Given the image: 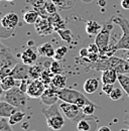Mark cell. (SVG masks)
<instances>
[{
  "label": "cell",
  "instance_id": "cell-1",
  "mask_svg": "<svg viewBox=\"0 0 129 131\" xmlns=\"http://www.w3.org/2000/svg\"><path fill=\"white\" fill-rule=\"evenodd\" d=\"M89 69L96 71H105V70H115L118 75L129 73V62L126 60L117 58V57H100V59L89 65Z\"/></svg>",
  "mask_w": 129,
  "mask_h": 131
},
{
  "label": "cell",
  "instance_id": "cell-2",
  "mask_svg": "<svg viewBox=\"0 0 129 131\" xmlns=\"http://www.w3.org/2000/svg\"><path fill=\"white\" fill-rule=\"evenodd\" d=\"M58 97L61 101H64L68 103H73L76 104L77 106H79L81 110H83L86 106L92 104L93 102L90 101L85 95H83L81 92L74 90V89H70V88H64V89H60L57 91Z\"/></svg>",
  "mask_w": 129,
  "mask_h": 131
},
{
  "label": "cell",
  "instance_id": "cell-3",
  "mask_svg": "<svg viewBox=\"0 0 129 131\" xmlns=\"http://www.w3.org/2000/svg\"><path fill=\"white\" fill-rule=\"evenodd\" d=\"M42 114L47 119L48 128L52 130H61L64 125V118L60 111V106L56 104L48 107H44L41 109Z\"/></svg>",
  "mask_w": 129,
  "mask_h": 131
},
{
  "label": "cell",
  "instance_id": "cell-4",
  "mask_svg": "<svg viewBox=\"0 0 129 131\" xmlns=\"http://www.w3.org/2000/svg\"><path fill=\"white\" fill-rule=\"evenodd\" d=\"M113 30V17L107 20L101 31L98 33L95 37V43L98 46L100 50V57H106V53L109 49V42H110V35Z\"/></svg>",
  "mask_w": 129,
  "mask_h": 131
},
{
  "label": "cell",
  "instance_id": "cell-5",
  "mask_svg": "<svg viewBox=\"0 0 129 131\" xmlns=\"http://www.w3.org/2000/svg\"><path fill=\"white\" fill-rule=\"evenodd\" d=\"M113 22L119 25L122 30V36L114 46L116 50H129V20L122 16H113Z\"/></svg>",
  "mask_w": 129,
  "mask_h": 131
},
{
  "label": "cell",
  "instance_id": "cell-6",
  "mask_svg": "<svg viewBox=\"0 0 129 131\" xmlns=\"http://www.w3.org/2000/svg\"><path fill=\"white\" fill-rule=\"evenodd\" d=\"M4 101L18 109H23L27 103V94L21 91L19 87H14L5 92Z\"/></svg>",
  "mask_w": 129,
  "mask_h": 131
},
{
  "label": "cell",
  "instance_id": "cell-7",
  "mask_svg": "<svg viewBox=\"0 0 129 131\" xmlns=\"http://www.w3.org/2000/svg\"><path fill=\"white\" fill-rule=\"evenodd\" d=\"M59 106H60V109L63 111L64 116L68 119H70L72 122H79L81 119L92 117V116L86 115L81 110L79 106H77L76 104H73V103H68V102L62 101L59 104Z\"/></svg>",
  "mask_w": 129,
  "mask_h": 131
},
{
  "label": "cell",
  "instance_id": "cell-8",
  "mask_svg": "<svg viewBox=\"0 0 129 131\" xmlns=\"http://www.w3.org/2000/svg\"><path fill=\"white\" fill-rule=\"evenodd\" d=\"M17 65V60L11 50L3 43H0V68L13 69Z\"/></svg>",
  "mask_w": 129,
  "mask_h": 131
},
{
  "label": "cell",
  "instance_id": "cell-9",
  "mask_svg": "<svg viewBox=\"0 0 129 131\" xmlns=\"http://www.w3.org/2000/svg\"><path fill=\"white\" fill-rule=\"evenodd\" d=\"M46 85L41 82L39 79H30L29 84H28V88L26 91V94L28 97L30 98H40L41 95L44 94L45 90H46Z\"/></svg>",
  "mask_w": 129,
  "mask_h": 131
},
{
  "label": "cell",
  "instance_id": "cell-10",
  "mask_svg": "<svg viewBox=\"0 0 129 131\" xmlns=\"http://www.w3.org/2000/svg\"><path fill=\"white\" fill-rule=\"evenodd\" d=\"M57 91L58 89L55 88L51 84L48 85V87L46 88L44 94L41 95L40 97V100L41 102L45 104V105H48V106H50V105H53L57 103L58 100H60L59 97H58V94H57Z\"/></svg>",
  "mask_w": 129,
  "mask_h": 131
},
{
  "label": "cell",
  "instance_id": "cell-11",
  "mask_svg": "<svg viewBox=\"0 0 129 131\" xmlns=\"http://www.w3.org/2000/svg\"><path fill=\"white\" fill-rule=\"evenodd\" d=\"M29 67L30 66L25 65L23 63H17V65L12 69L11 76L15 80H25V79H30L29 76Z\"/></svg>",
  "mask_w": 129,
  "mask_h": 131
},
{
  "label": "cell",
  "instance_id": "cell-12",
  "mask_svg": "<svg viewBox=\"0 0 129 131\" xmlns=\"http://www.w3.org/2000/svg\"><path fill=\"white\" fill-rule=\"evenodd\" d=\"M19 22V17L14 12H10L5 14L4 16L1 18L0 21V25L1 27L5 28V29H9V30H14L16 26L18 25Z\"/></svg>",
  "mask_w": 129,
  "mask_h": 131
},
{
  "label": "cell",
  "instance_id": "cell-13",
  "mask_svg": "<svg viewBox=\"0 0 129 131\" xmlns=\"http://www.w3.org/2000/svg\"><path fill=\"white\" fill-rule=\"evenodd\" d=\"M34 25H35L36 32L38 33L39 35H41V36H45V35L50 34V33L55 30L53 26H52L51 23L48 21V18L40 17Z\"/></svg>",
  "mask_w": 129,
  "mask_h": 131
},
{
  "label": "cell",
  "instance_id": "cell-14",
  "mask_svg": "<svg viewBox=\"0 0 129 131\" xmlns=\"http://www.w3.org/2000/svg\"><path fill=\"white\" fill-rule=\"evenodd\" d=\"M38 54L31 49V48H27L22 53H21V60L22 63L25 65L32 66L35 64V62L37 61Z\"/></svg>",
  "mask_w": 129,
  "mask_h": 131
},
{
  "label": "cell",
  "instance_id": "cell-15",
  "mask_svg": "<svg viewBox=\"0 0 129 131\" xmlns=\"http://www.w3.org/2000/svg\"><path fill=\"white\" fill-rule=\"evenodd\" d=\"M38 54L44 57V58H53L56 53V49H53L52 45L49 42H45L42 45H39L37 47Z\"/></svg>",
  "mask_w": 129,
  "mask_h": 131
},
{
  "label": "cell",
  "instance_id": "cell-16",
  "mask_svg": "<svg viewBox=\"0 0 129 131\" xmlns=\"http://www.w3.org/2000/svg\"><path fill=\"white\" fill-rule=\"evenodd\" d=\"M18 108L14 107L13 105L9 104L6 101L0 102V116L4 118H9L12 114H14Z\"/></svg>",
  "mask_w": 129,
  "mask_h": 131
},
{
  "label": "cell",
  "instance_id": "cell-17",
  "mask_svg": "<svg viewBox=\"0 0 129 131\" xmlns=\"http://www.w3.org/2000/svg\"><path fill=\"white\" fill-rule=\"evenodd\" d=\"M101 81L103 84H114L118 81V73L115 70H105L102 73Z\"/></svg>",
  "mask_w": 129,
  "mask_h": 131
},
{
  "label": "cell",
  "instance_id": "cell-18",
  "mask_svg": "<svg viewBox=\"0 0 129 131\" xmlns=\"http://www.w3.org/2000/svg\"><path fill=\"white\" fill-rule=\"evenodd\" d=\"M99 80L96 78H90V79H87L85 83H84V91L87 93V94H94L97 90L99 89Z\"/></svg>",
  "mask_w": 129,
  "mask_h": 131
},
{
  "label": "cell",
  "instance_id": "cell-19",
  "mask_svg": "<svg viewBox=\"0 0 129 131\" xmlns=\"http://www.w3.org/2000/svg\"><path fill=\"white\" fill-rule=\"evenodd\" d=\"M102 27H103V25H101L97 21L90 20L86 24V31H87V33L89 35H97L98 33L101 31Z\"/></svg>",
  "mask_w": 129,
  "mask_h": 131
},
{
  "label": "cell",
  "instance_id": "cell-20",
  "mask_svg": "<svg viewBox=\"0 0 129 131\" xmlns=\"http://www.w3.org/2000/svg\"><path fill=\"white\" fill-rule=\"evenodd\" d=\"M67 81H68V79H67V77H66L64 75L57 74V75L53 76V78H52V80H51V85H52L55 88H57L58 90L64 89V88H66Z\"/></svg>",
  "mask_w": 129,
  "mask_h": 131
},
{
  "label": "cell",
  "instance_id": "cell-21",
  "mask_svg": "<svg viewBox=\"0 0 129 131\" xmlns=\"http://www.w3.org/2000/svg\"><path fill=\"white\" fill-rule=\"evenodd\" d=\"M39 19V13L36 10H27L23 14V20L27 24H35Z\"/></svg>",
  "mask_w": 129,
  "mask_h": 131
},
{
  "label": "cell",
  "instance_id": "cell-22",
  "mask_svg": "<svg viewBox=\"0 0 129 131\" xmlns=\"http://www.w3.org/2000/svg\"><path fill=\"white\" fill-rule=\"evenodd\" d=\"M46 70V68L40 64H34L29 67V76L30 79H39L41 74L44 73V71Z\"/></svg>",
  "mask_w": 129,
  "mask_h": 131
},
{
  "label": "cell",
  "instance_id": "cell-23",
  "mask_svg": "<svg viewBox=\"0 0 129 131\" xmlns=\"http://www.w3.org/2000/svg\"><path fill=\"white\" fill-rule=\"evenodd\" d=\"M0 86H1V90L6 92V91L15 87V79L11 75L6 76V77L1 79V85Z\"/></svg>",
  "mask_w": 129,
  "mask_h": 131
},
{
  "label": "cell",
  "instance_id": "cell-24",
  "mask_svg": "<svg viewBox=\"0 0 129 131\" xmlns=\"http://www.w3.org/2000/svg\"><path fill=\"white\" fill-rule=\"evenodd\" d=\"M48 21L51 23V25L53 26L55 30H58V29H61V28H64V23H63V19L61 18V16L58 14V12L53 13V14H50L48 17Z\"/></svg>",
  "mask_w": 129,
  "mask_h": 131
},
{
  "label": "cell",
  "instance_id": "cell-25",
  "mask_svg": "<svg viewBox=\"0 0 129 131\" xmlns=\"http://www.w3.org/2000/svg\"><path fill=\"white\" fill-rule=\"evenodd\" d=\"M57 6L58 8L64 10V9H70L72 7L75 6L76 4V0H51Z\"/></svg>",
  "mask_w": 129,
  "mask_h": 131
},
{
  "label": "cell",
  "instance_id": "cell-26",
  "mask_svg": "<svg viewBox=\"0 0 129 131\" xmlns=\"http://www.w3.org/2000/svg\"><path fill=\"white\" fill-rule=\"evenodd\" d=\"M88 118H84L81 119L79 122H77V129L79 131H94V129H92V125L90 123L89 120H97V119H89Z\"/></svg>",
  "mask_w": 129,
  "mask_h": 131
},
{
  "label": "cell",
  "instance_id": "cell-27",
  "mask_svg": "<svg viewBox=\"0 0 129 131\" xmlns=\"http://www.w3.org/2000/svg\"><path fill=\"white\" fill-rule=\"evenodd\" d=\"M118 82L120 84L121 88L123 89V91L129 97V77L125 74H120L118 75Z\"/></svg>",
  "mask_w": 129,
  "mask_h": 131
},
{
  "label": "cell",
  "instance_id": "cell-28",
  "mask_svg": "<svg viewBox=\"0 0 129 131\" xmlns=\"http://www.w3.org/2000/svg\"><path fill=\"white\" fill-rule=\"evenodd\" d=\"M24 117H25V113L24 112H21V111H18L17 110L14 114H12L8 118V121H9L10 125L12 126V125H15L17 123L21 122L24 119Z\"/></svg>",
  "mask_w": 129,
  "mask_h": 131
},
{
  "label": "cell",
  "instance_id": "cell-29",
  "mask_svg": "<svg viewBox=\"0 0 129 131\" xmlns=\"http://www.w3.org/2000/svg\"><path fill=\"white\" fill-rule=\"evenodd\" d=\"M67 52H68V48L67 47L63 46V47L58 48L56 49V53H55V57H53L55 61H58V62L62 61L64 58V56L67 54Z\"/></svg>",
  "mask_w": 129,
  "mask_h": 131
},
{
  "label": "cell",
  "instance_id": "cell-30",
  "mask_svg": "<svg viewBox=\"0 0 129 131\" xmlns=\"http://www.w3.org/2000/svg\"><path fill=\"white\" fill-rule=\"evenodd\" d=\"M56 31L60 34V36L62 37V39L66 40L67 42H72V32H71L70 29L61 28V29H58Z\"/></svg>",
  "mask_w": 129,
  "mask_h": 131
},
{
  "label": "cell",
  "instance_id": "cell-31",
  "mask_svg": "<svg viewBox=\"0 0 129 131\" xmlns=\"http://www.w3.org/2000/svg\"><path fill=\"white\" fill-rule=\"evenodd\" d=\"M0 131H12L9 121L4 117H1L0 119Z\"/></svg>",
  "mask_w": 129,
  "mask_h": 131
},
{
  "label": "cell",
  "instance_id": "cell-32",
  "mask_svg": "<svg viewBox=\"0 0 129 131\" xmlns=\"http://www.w3.org/2000/svg\"><path fill=\"white\" fill-rule=\"evenodd\" d=\"M48 69L50 70V72H51L53 75H57V74H61V73H62V68H61V65H60V63H59L58 61L51 62Z\"/></svg>",
  "mask_w": 129,
  "mask_h": 131
},
{
  "label": "cell",
  "instance_id": "cell-33",
  "mask_svg": "<svg viewBox=\"0 0 129 131\" xmlns=\"http://www.w3.org/2000/svg\"><path fill=\"white\" fill-rule=\"evenodd\" d=\"M57 7H58V6H57L51 0H48L47 3H46V10H47L48 15L56 13V12H57Z\"/></svg>",
  "mask_w": 129,
  "mask_h": 131
},
{
  "label": "cell",
  "instance_id": "cell-34",
  "mask_svg": "<svg viewBox=\"0 0 129 131\" xmlns=\"http://www.w3.org/2000/svg\"><path fill=\"white\" fill-rule=\"evenodd\" d=\"M122 96H123V92L121 91V89H119V88H114V90L112 91V93L110 94V98L111 100L113 101H118V100H120V99L122 98Z\"/></svg>",
  "mask_w": 129,
  "mask_h": 131
},
{
  "label": "cell",
  "instance_id": "cell-35",
  "mask_svg": "<svg viewBox=\"0 0 129 131\" xmlns=\"http://www.w3.org/2000/svg\"><path fill=\"white\" fill-rule=\"evenodd\" d=\"M13 35H14V30H9V29H5V28L1 27L0 36L2 38H9V37H11Z\"/></svg>",
  "mask_w": 129,
  "mask_h": 131
},
{
  "label": "cell",
  "instance_id": "cell-36",
  "mask_svg": "<svg viewBox=\"0 0 129 131\" xmlns=\"http://www.w3.org/2000/svg\"><path fill=\"white\" fill-rule=\"evenodd\" d=\"M113 90H114V87L112 84H103V86H102V92L108 96H110Z\"/></svg>",
  "mask_w": 129,
  "mask_h": 131
},
{
  "label": "cell",
  "instance_id": "cell-37",
  "mask_svg": "<svg viewBox=\"0 0 129 131\" xmlns=\"http://www.w3.org/2000/svg\"><path fill=\"white\" fill-rule=\"evenodd\" d=\"M87 49H88L90 53H99L100 54V50H99V48L96 43H91L90 46L87 47Z\"/></svg>",
  "mask_w": 129,
  "mask_h": 131
},
{
  "label": "cell",
  "instance_id": "cell-38",
  "mask_svg": "<svg viewBox=\"0 0 129 131\" xmlns=\"http://www.w3.org/2000/svg\"><path fill=\"white\" fill-rule=\"evenodd\" d=\"M29 80H30V79L21 80V83H20V86H19V88H20V90H21V91H23L24 93H26V91H27V88H28V84H29Z\"/></svg>",
  "mask_w": 129,
  "mask_h": 131
},
{
  "label": "cell",
  "instance_id": "cell-39",
  "mask_svg": "<svg viewBox=\"0 0 129 131\" xmlns=\"http://www.w3.org/2000/svg\"><path fill=\"white\" fill-rule=\"evenodd\" d=\"M79 53H80L81 59H87L89 57V54H90V52H89L87 48H82L80 49V51H79Z\"/></svg>",
  "mask_w": 129,
  "mask_h": 131
},
{
  "label": "cell",
  "instance_id": "cell-40",
  "mask_svg": "<svg viewBox=\"0 0 129 131\" xmlns=\"http://www.w3.org/2000/svg\"><path fill=\"white\" fill-rule=\"evenodd\" d=\"M121 7L124 9H129V0H121Z\"/></svg>",
  "mask_w": 129,
  "mask_h": 131
},
{
  "label": "cell",
  "instance_id": "cell-41",
  "mask_svg": "<svg viewBox=\"0 0 129 131\" xmlns=\"http://www.w3.org/2000/svg\"><path fill=\"white\" fill-rule=\"evenodd\" d=\"M98 131H112V130H111L110 127H108V126H101V127L98 129Z\"/></svg>",
  "mask_w": 129,
  "mask_h": 131
},
{
  "label": "cell",
  "instance_id": "cell-42",
  "mask_svg": "<svg viewBox=\"0 0 129 131\" xmlns=\"http://www.w3.org/2000/svg\"><path fill=\"white\" fill-rule=\"evenodd\" d=\"M98 4H99V6L104 7V6L107 4V2H106V0H99V1H98Z\"/></svg>",
  "mask_w": 129,
  "mask_h": 131
},
{
  "label": "cell",
  "instance_id": "cell-43",
  "mask_svg": "<svg viewBox=\"0 0 129 131\" xmlns=\"http://www.w3.org/2000/svg\"><path fill=\"white\" fill-rule=\"evenodd\" d=\"M124 123H125V124L129 127V113L126 115V116H125V118H124Z\"/></svg>",
  "mask_w": 129,
  "mask_h": 131
},
{
  "label": "cell",
  "instance_id": "cell-44",
  "mask_svg": "<svg viewBox=\"0 0 129 131\" xmlns=\"http://www.w3.org/2000/svg\"><path fill=\"white\" fill-rule=\"evenodd\" d=\"M83 2H85V3H90V2H92L93 0H82Z\"/></svg>",
  "mask_w": 129,
  "mask_h": 131
},
{
  "label": "cell",
  "instance_id": "cell-45",
  "mask_svg": "<svg viewBox=\"0 0 129 131\" xmlns=\"http://www.w3.org/2000/svg\"><path fill=\"white\" fill-rule=\"evenodd\" d=\"M126 61H128V62H129V53L126 56Z\"/></svg>",
  "mask_w": 129,
  "mask_h": 131
},
{
  "label": "cell",
  "instance_id": "cell-46",
  "mask_svg": "<svg viewBox=\"0 0 129 131\" xmlns=\"http://www.w3.org/2000/svg\"><path fill=\"white\" fill-rule=\"evenodd\" d=\"M120 131H129V129H121Z\"/></svg>",
  "mask_w": 129,
  "mask_h": 131
},
{
  "label": "cell",
  "instance_id": "cell-47",
  "mask_svg": "<svg viewBox=\"0 0 129 131\" xmlns=\"http://www.w3.org/2000/svg\"><path fill=\"white\" fill-rule=\"evenodd\" d=\"M6 1H13V0H6Z\"/></svg>",
  "mask_w": 129,
  "mask_h": 131
},
{
  "label": "cell",
  "instance_id": "cell-48",
  "mask_svg": "<svg viewBox=\"0 0 129 131\" xmlns=\"http://www.w3.org/2000/svg\"><path fill=\"white\" fill-rule=\"evenodd\" d=\"M32 131H34V130H32Z\"/></svg>",
  "mask_w": 129,
  "mask_h": 131
}]
</instances>
